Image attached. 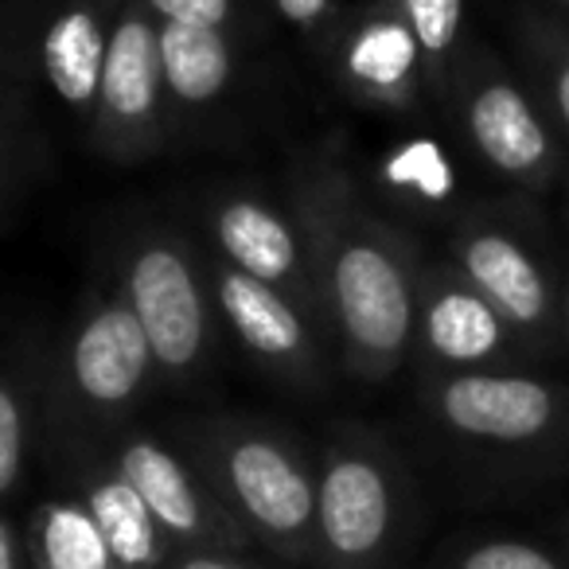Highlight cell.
Listing matches in <instances>:
<instances>
[{
    "mask_svg": "<svg viewBox=\"0 0 569 569\" xmlns=\"http://www.w3.org/2000/svg\"><path fill=\"white\" fill-rule=\"evenodd\" d=\"M546 538H550V542L561 550V558L569 561V511H561V515H558V522H553V530H550Z\"/></svg>",
    "mask_w": 569,
    "mask_h": 569,
    "instance_id": "f546056e",
    "label": "cell"
},
{
    "mask_svg": "<svg viewBox=\"0 0 569 569\" xmlns=\"http://www.w3.org/2000/svg\"><path fill=\"white\" fill-rule=\"evenodd\" d=\"M121 0H9L0 59L90 133L110 28Z\"/></svg>",
    "mask_w": 569,
    "mask_h": 569,
    "instance_id": "9c48e42d",
    "label": "cell"
},
{
    "mask_svg": "<svg viewBox=\"0 0 569 569\" xmlns=\"http://www.w3.org/2000/svg\"><path fill=\"white\" fill-rule=\"evenodd\" d=\"M172 437L250 546H261L281 566H309L320 468L317 452L293 429L250 413H191L172 421Z\"/></svg>",
    "mask_w": 569,
    "mask_h": 569,
    "instance_id": "277c9868",
    "label": "cell"
},
{
    "mask_svg": "<svg viewBox=\"0 0 569 569\" xmlns=\"http://www.w3.org/2000/svg\"><path fill=\"white\" fill-rule=\"evenodd\" d=\"M141 4L160 24L207 28V32H222L246 48H258L273 24L258 0H141Z\"/></svg>",
    "mask_w": 569,
    "mask_h": 569,
    "instance_id": "d4e9b609",
    "label": "cell"
},
{
    "mask_svg": "<svg viewBox=\"0 0 569 569\" xmlns=\"http://www.w3.org/2000/svg\"><path fill=\"white\" fill-rule=\"evenodd\" d=\"M441 121L503 196L542 203L561 191V141L527 74L472 36L441 98Z\"/></svg>",
    "mask_w": 569,
    "mask_h": 569,
    "instance_id": "52a82bcc",
    "label": "cell"
},
{
    "mask_svg": "<svg viewBox=\"0 0 569 569\" xmlns=\"http://www.w3.org/2000/svg\"><path fill=\"white\" fill-rule=\"evenodd\" d=\"M527 4H538V9L553 12V17H566L569 20V0H527Z\"/></svg>",
    "mask_w": 569,
    "mask_h": 569,
    "instance_id": "4dcf8cb0",
    "label": "cell"
},
{
    "mask_svg": "<svg viewBox=\"0 0 569 569\" xmlns=\"http://www.w3.org/2000/svg\"><path fill=\"white\" fill-rule=\"evenodd\" d=\"M390 4H395L398 17L410 24L413 40H418L421 59H426L433 110H441L452 71H457L468 40L476 36L468 28V0H390Z\"/></svg>",
    "mask_w": 569,
    "mask_h": 569,
    "instance_id": "7402d4cb",
    "label": "cell"
},
{
    "mask_svg": "<svg viewBox=\"0 0 569 569\" xmlns=\"http://www.w3.org/2000/svg\"><path fill=\"white\" fill-rule=\"evenodd\" d=\"M317 63L359 110L406 121L433 110L426 59L390 0H351L348 17L340 20Z\"/></svg>",
    "mask_w": 569,
    "mask_h": 569,
    "instance_id": "4fadbf2b",
    "label": "cell"
},
{
    "mask_svg": "<svg viewBox=\"0 0 569 569\" xmlns=\"http://www.w3.org/2000/svg\"><path fill=\"white\" fill-rule=\"evenodd\" d=\"M445 258L507 317L535 359L558 356V269L542 203L480 196L445 227Z\"/></svg>",
    "mask_w": 569,
    "mask_h": 569,
    "instance_id": "ba28073f",
    "label": "cell"
},
{
    "mask_svg": "<svg viewBox=\"0 0 569 569\" xmlns=\"http://www.w3.org/2000/svg\"><path fill=\"white\" fill-rule=\"evenodd\" d=\"M371 196L402 222L449 227L472 199L465 196V172L449 141L429 129L395 137L367 172Z\"/></svg>",
    "mask_w": 569,
    "mask_h": 569,
    "instance_id": "ac0fdd59",
    "label": "cell"
},
{
    "mask_svg": "<svg viewBox=\"0 0 569 569\" xmlns=\"http://www.w3.org/2000/svg\"><path fill=\"white\" fill-rule=\"evenodd\" d=\"M106 269L149 340L160 390H203L227 340L203 242L176 222L144 214L118 234Z\"/></svg>",
    "mask_w": 569,
    "mask_h": 569,
    "instance_id": "5b68a950",
    "label": "cell"
},
{
    "mask_svg": "<svg viewBox=\"0 0 569 569\" xmlns=\"http://www.w3.org/2000/svg\"><path fill=\"white\" fill-rule=\"evenodd\" d=\"M426 569H569L550 538L519 530H465L437 546Z\"/></svg>",
    "mask_w": 569,
    "mask_h": 569,
    "instance_id": "603a6c76",
    "label": "cell"
},
{
    "mask_svg": "<svg viewBox=\"0 0 569 569\" xmlns=\"http://www.w3.org/2000/svg\"><path fill=\"white\" fill-rule=\"evenodd\" d=\"M164 569H273L250 550H176Z\"/></svg>",
    "mask_w": 569,
    "mask_h": 569,
    "instance_id": "4316f807",
    "label": "cell"
},
{
    "mask_svg": "<svg viewBox=\"0 0 569 569\" xmlns=\"http://www.w3.org/2000/svg\"><path fill=\"white\" fill-rule=\"evenodd\" d=\"M284 196L309 230L320 309L340 371L382 387L410 363L418 284L429 258L418 230L371 196L336 144L301 152L284 176Z\"/></svg>",
    "mask_w": 569,
    "mask_h": 569,
    "instance_id": "6da1fadb",
    "label": "cell"
},
{
    "mask_svg": "<svg viewBox=\"0 0 569 569\" xmlns=\"http://www.w3.org/2000/svg\"><path fill=\"white\" fill-rule=\"evenodd\" d=\"M558 336H561V351H569V250H561V269H558Z\"/></svg>",
    "mask_w": 569,
    "mask_h": 569,
    "instance_id": "f1b7e54d",
    "label": "cell"
},
{
    "mask_svg": "<svg viewBox=\"0 0 569 569\" xmlns=\"http://www.w3.org/2000/svg\"><path fill=\"white\" fill-rule=\"evenodd\" d=\"M317 527L309 569H398L418 538L421 496L382 429L336 421L317 449Z\"/></svg>",
    "mask_w": 569,
    "mask_h": 569,
    "instance_id": "8992f818",
    "label": "cell"
},
{
    "mask_svg": "<svg viewBox=\"0 0 569 569\" xmlns=\"http://www.w3.org/2000/svg\"><path fill=\"white\" fill-rule=\"evenodd\" d=\"M43 465L56 472L59 488L71 491L82 507L90 511V519L98 522V530L110 542L113 558L121 561V569H164L168 558L176 553V546L168 542V535L160 530V522L152 519V511L144 507V499L137 496V488L118 472V465L110 460L106 445H59V449H43Z\"/></svg>",
    "mask_w": 569,
    "mask_h": 569,
    "instance_id": "e0dca14e",
    "label": "cell"
},
{
    "mask_svg": "<svg viewBox=\"0 0 569 569\" xmlns=\"http://www.w3.org/2000/svg\"><path fill=\"white\" fill-rule=\"evenodd\" d=\"M211 284L222 332L269 382L301 398H320L332 387L340 356L317 312L219 258H211Z\"/></svg>",
    "mask_w": 569,
    "mask_h": 569,
    "instance_id": "30bf717a",
    "label": "cell"
},
{
    "mask_svg": "<svg viewBox=\"0 0 569 569\" xmlns=\"http://www.w3.org/2000/svg\"><path fill=\"white\" fill-rule=\"evenodd\" d=\"M24 535L36 569H121L90 511L63 488L32 507Z\"/></svg>",
    "mask_w": 569,
    "mask_h": 569,
    "instance_id": "44dd1931",
    "label": "cell"
},
{
    "mask_svg": "<svg viewBox=\"0 0 569 569\" xmlns=\"http://www.w3.org/2000/svg\"><path fill=\"white\" fill-rule=\"evenodd\" d=\"M87 144L98 160L118 168L149 164L172 152L160 36L141 0H121L113 17Z\"/></svg>",
    "mask_w": 569,
    "mask_h": 569,
    "instance_id": "8fae6325",
    "label": "cell"
},
{
    "mask_svg": "<svg viewBox=\"0 0 569 569\" xmlns=\"http://www.w3.org/2000/svg\"><path fill=\"white\" fill-rule=\"evenodd\" d=\"M152 390H160L152 348L118 281L102 266L63 328L48 340L43 449L106 445L113 433L137 426Z\"/></svg>",
    "mask_w": 569,
    "mask_h": 569,
    "instance_id": "3957f363",
    "label": "cell"
},
{
    "mask_svg": "<svg viewBox=\"0 0 569 569\" xmlns=\"http://www.w3.org/2000/svg\"><path fill=\"white\" fill-rule=\"evenodd\" d=\"M410 363L418 375H465L535 367L538 359L503 312L445 253H429L418 284Z\"/></svg>",
    "mask_w": 569,
    "mask_h": 569,
    "instance_id": "5bb4252c",
    "label": "cell"
},
{
    "mask_svg": "<svg viewBox=\"0 0 569 569\" xmlns=\"http://www.w3.org/2000/svg\"><path fill=\"white\" fill-rule=\"evenodd\" d=\"M106 452L176 550H250V538L176 437L129 426L106 441Z\"/></svg>",
    "mask_w": 569,
    "mask_h": 569,
    "instance_id": "9a60e30c",
    "label": "cell"
},
{
    "mask_svg": "<svg viewBox=\"0 0 569 569\" xmlns=\"http://www.w3.org/2000/svg\"><path fill=\"white\" fill-rule=\"evenodd\" d=\"M196 222L199 242L211 258L273 284L325 320L309 230L284 188L266 191L258 183H211L196 199Z\"/></svg>",
    "mask_w": 569,
    "mask_h": 569,
    "instance_id": "7c38bea8",
    "label": "cell"
},
{
    "mask_svg": "<svg viewBox=\"0 0 569 569\" xmlns=\"http://www.w3.org/2000/svg\"><path fill=\"white\" fill-rule=\"evenodd\" d=\"M258 4L273 24L289 28L309 48V56H320L328 48L332 32L351 9V0H258Z\"/></svg>",
    "mask_w": 569,
    "mask_h": 569,
    "instance_id": "484cf974",
    "label": "cell"
},
{
    "mask_svg": "<svg viewBox=\"0 0 569 569\" xmlns=\"http://www.w3.org/2000/svg\"><path fill=\"white\" fill-rule=\"evenodd\" d=\"M43 336H28L0 351V507L20 496L43 457Z\"/></svg>",
    "mask_w": 569,
    "mask_h": 569,
    "instance_id": "d6986e66",
    "label": "cell"
},
{
    "mask_svg": "<svg viewBox=\"0 0 569 569\" xmlns=\"http://www.w3.org/2000/svg\"><path fill=\"white\" fill-rule=\"evenodd\" d=\"M157 36L168 90V118H172V152L183 149V144L214 141L238 102L253 48L222 32L160 24V20Z\"/></svg>",
    "mask_w": 569,
    "mask_h": 569,
    "instance_id": "2e32d148",
    "label": "cell"
},
{
    "mask_svg": "<svg viewBox=\"0 0 569 569\" xmlns=\"http://www.w3.org/2000/svg\"><path fill=\"white\" fill-rule=\"evenodd\" d=\"M36 160L40 152H36V118L28 87L0 59V227L9 222L17 199L24 196Z\"/></svg>",
    "mask_w": 569,
    "mask_h": 569,
    "instance_id": "cb8c5ba5",
    "label": "cell"
},
{
    "mask_svg": "<svg viewBox=\"0 0 569 569\" xmlns=\"http://www.w3.org/2000/svg\"><path fill=\"white\" fill-rule=\"evenodd\" d=\"M0 569H36L24 527L4 507H0Z\"/></svg>",
    "mask_w": 569,
    "mask_h": 569,
    "instance_id": "83f0119b",
    "label": "cell"
},
{
    "mask_svg": "<svg viewBox=\"0 0 569 569\" xmlns=\"http://www.w3.org/2000/svg\"><path fill=\"white\" fill-rule=\"evenodd\" d=\"M515 67L527 74L535 94L542 98L561 141V214L569 222V20L538 9V4H515L507 17Z\"/></svg>",
    "mask_w": 569,
    "mask_h": 569,
    "instance_id": "ffe728a7",
    "label": "cell"
},
{
    "mask_svg": "<svg viewBox=\"0 0 569 569\" xmlns=\"http://www.w3.org/2000/svg\"><path fill=\"white\" fill-rule=\"evenodd\" d=\"M418 418L452 460L496 483L569 476V382L535 367L418 375Z\"/></svg>",
    "mask_w": 569,
    "mask_h": 569,
    "instance_id": "7a4b0ae2",
    "label": "cell"
}]
</instances>
